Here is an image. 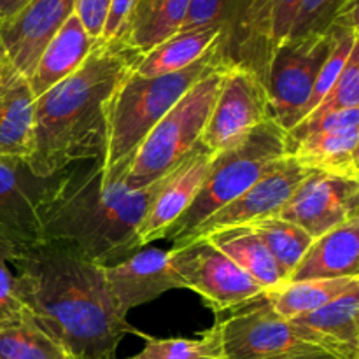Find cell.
<instances>
[{
    "mask_svg": "<svg viewBox=\"0 0 359 359\" xmlns=\"http://www.w3.org/2000/svg\"><path fill=\"white\" fill-rule=\"evenodd\" d=\"M95 44L97 41L90 37L77 14L74 13L42 49L37 65L28 77L34 97L39 98L63 79L72 76L86 62Z\"/></svg>",
    "mask_w": 359,
    "mask_h": 359,
    "instance_id": "cell-21",
    "label": "cell"
},
{
    "mask_svg": "<svg viewBox=\"0 0 359 359\" xmlns=\"http://www.w3.org/2000/svg\"><path fill=\"white\" fill-rule=\"evenodd\" d=\"M333 48V34L287 37L273 51L266 70L269 116L284 132L304 118L316 79Z\"/></svg>",
    "mask_w": 359,
    "mask_h": 359,
    "instance_id": "cell-8",
    "label": "cell"
},
{
    "mask_svg": "<svg viewBox=\"0 0 359 359\" xmlns=\"http://www.w3.org/2000/svg\"><path fill=\"white\" fill-rule=\"evenodd\" d=\"M25 311L16 290V277L7 269V259L0 252V318L16 316Z\"/></svg>",
    "mask_w": 359,
    "mask_h": 359,
    "instance_id": "cell-33",
    "label": "cell"
},
{
    "mask_svg": "<svg viewBox=\"0 0 359 359\" xmlns=\"http://www.w3.org/2000/svg\"><path fill=\"white\" fill-rule=\"evenodd\" d=\"M216 154L198 142L191 154L179 165L167 184L158 193L137 230V244L140 249L151 242L167 237L168 230L188 210L198 195Z\"/></svg>",
    "mask_w": 359,
    "mask_h": 359,
    "instance_id": "cell-17",
    "label": "cell"
},
{
    "mask_svg": "<svg viewBox=\"0 0 359 359\" xmlns=\"http://www.w3.org/2000/svg\"><path fill=\"white\" fill-rule=\"evenodd\" d=\"M35 97L28 77L7 60L0 72V158L27 160L32 149Z\"/></svg>",
    "mask_w": 359,
    "mask_h": 359,
    "instance_id": "cell-19",
    "label": "cell"
},
{
    "mask_svg": "<svg viewBox=\"0 0 359 359\" xmlns=\"http://www.w3.org/2000/svg\"><path fill=\"white\" fill-rule=\"evenodd\" d=\"M219 35V27L177 32L170 39L146 53L133 74L140 77H156L179 72L205 56L216 44Z\"/></svg>",
    "mask_w": 359,
    "mask_h": 359,
    "instance_id": "cell-24",
    "label": "cell"
},
{
    "mask_svg": "<svg viewBox=\"0 0 359 359\" xmlns=\"http://www.w3.org/2000/svg\"><path fill=\"white\" fill-rule=\"evenodd\" d=\"M109 294L119 316L153 302L170 290H182L168 262V251L146 249L111 266H102Z\"/></svg>",
    "mask_w": 359,
    "mask_h": 359,
    "instance_id": "cell-16",
    "label": "cell"
},
{
    "mask_svg": "<svg viewBox=\"0 0 359 359\" xmlns=\"http://www.w3.org/2000/svg\"><path fill=\"white\" fill-rule=\"evenodd\" d=\"M359 277V216L314 238L287 280Z\"/></svg>",
    "mask_w": 359,
    "mask_h": 359,
    "instance_id": "cell-20",
    "label": "cell"
},
{
    "mask_svg": "<svg viewBox=\"0 0 359 359\" xmlns=\"http://www.w3.org/2000/svg\"><path fill=\"white\" fill-rule=\"evenodd\" d=\"M248 226L255 231L256 237L265 244L266 251L276 259L284 280H287V277L293 273L314 241L298 224L280 216L263 217V219L252 221Z\"/></svg>",
    "mask_w": 359,
    "mask_h": 359,
    "instance_id": "cell-27",
    "label": "cell"
},
{
    "mask_svg": "<svg viewBox=\"0 0 359 359\" xmlns=\"http://www.w3.org/2000/svg\"><path fill=\"white\" fill-rule=\"evenodd\" d=\"M356 107H359V44L354 46L342 74L337 79V83L333 84L332 90L328 91V95L300 123H311L335 111Z\"/></svg>",
    "mask_w": 359,
    "mask_h": 359,
    "instance_id": "cell-30",
    "label": "cell"
},
{
    "mask_svg": "<svg viewBox=\"0 0 359 359\" xmlns=\"http://www.w3.org/2000/svg\"><path fill=\"white\" fill-rule=\"evenodd\" d=\"M146 340L144 349L128 359H223L212 326L198 339H154L139 333Z\"/></svg>",
    "mask_w": 359,
    "mask_h": 359,
    "instance_id": "cell-28",
    "label": "cell"
},
{
    "mask_svg": "<svg viewBox=\"0 0 359 359\" xmlns=\"http://www.w3.org/2000/svg\"><path fill=\"white\" fill-rule=\"evenodd\" d=\"M279 216L321 237L359 216V181L311 170Z\"/></svg>",
    "mask_w": 359,
    "mask_h": 359,
    "instance_id": "cell-14",
    "label": "cell"
},
{
    "mask_svg": "<svg viewBox=\"0 0 359 359\" xmlns=\"http://www.w3.org/2000/svg\"><path fill=\"white\" fill-rule=\"evenodd\" d=\"M223 67L193 84L161 118L133 156L125 182L130 189L146 188L174 172L200 142L223 81Z\"/></svg>",
    "mask_w": 359,
    "mask_h": 359,
    "instance_id": "cell-6",
    "label": "cell"
},
{
    "mask_svg": "<svg viewBox=\"0 0 359 359\" xmlns=\"http://www.w3.org/2000/svg\"><path fill=\"white\" fill-rule=\"evenodd\" d=\"M359 286L309 314L287 321L307 333L312 344L340 359H359Z\"/></svg>",
    "mask_w": 359,
    "mask_h": 359,
    "instance_id": "cell-18",
    "label": "cell"
},
{
    "mask_svg": "<svg viewBox=\"0 0 359 359\" xmlns=\"http://www.w3.org/2000/svg\"><path fill=\"white\" fill-rule=\"evenodd\" d=\"M287 154L286 132L272 119H266L251 133L219 151L196 198L165 238L172 245L184 241L203 221L248 191Z\"/></svg>",
    "mask_w": 359,
    "mask_h": 359,
    "instance_id": "cell-5",
    "label": "cell"
},
{
    "mask_svg": "<svg viewBox=\"0 0 359 359\" xmlns=\"http://www.w3.org/2000/svg\"><path fill=\"white\" fill-rule=\"evenodd\" d=\"M233 0H189L188 13L179 32L196 30V28H223Z\"/></svg>",
    "mask_w": 359,
    "mask_h": 359,
    "instance_id": "cell-31",
    "label": "cell"
},
{
    "mask_svg": "<svg viewBox=\"0 0 359 359\" xmlns=\"http://www.w3.org/2000/svg\"><path fill=\"white\" fill-rule=\"evenodd\" d=\"M168 262L182 290L200 294L214 314L230 311L263 293L262 286L207 237L172 248Z\"/></svg>",
    "mask_w": 359,
    "mask_h": 359,
    "instance_id": "cell-10",
    "label": "cell"
},
{
    "mask_svg": "<svg viewBox=\"0 0 359 359\" xmlns=\"http://www.w3.org/2000/svg\"><path fill=\"white\" fill-rule=\"evenodd\" d=\"M142 56L119 39H98L72 76L35 98L32 149L25 160L32 174L48 179L74 163L100 160L107 102Z\"/></svg>",
    "mask_w": 359,
    "mask_h": 359,
    "instance_id": "cell-3",
    "label": "cell"
},
{
    "mask_svg": "<svg viewBox=\"0 0 359 359\" xmlns=\"http://www.w3.org/2000/svg\"><path fill=\"white\" fill-rule=\"evenodd\" d=\"M309 174H311L309 168L302 167L293 156L287 154L276 167L270 168L259 181H256L248 191H244L233 202L212 214L196 230H193L184 241L172 245V248H177L186 242L195 241V238L205 237V235L223 230V228L244 226V224L263 219V217L279 216L280 210L290 202L300 182Z\"/></svg>",
    "mask_w": 359,
    "mask_h": 359,
    "instance_id": "cell-13",
    "label": "cell"
},
{
    "mask_svg": "<svg viewBox=\"0 0 359 359\" xmlns=\"http://www.w3.org/2000/svg\"><path fill=\"white\" fill-rule=\"evenodd\" d=\"M6 62H7V56H6V53H4L2 44H0V72H2V69H4V65H6Z\"/></svg>",
    "mask_w": 359,
    "mask_h": 359,
    "instance_id": "cell-37",
    "label": "cell"
},
{
    "mask_svg": "<svg viewBox=\"0 0 359 359\" xmlns=\"http://www.w3.org/2000/svg\"><path fill=\"white\" fill-rule=\"evenodd\" d=\"M30 0H0V23L20 13Z\"/></svg>",
    "mask_w": 359,
    "mask_h": 359,
    "instance_id": "cell-35",
    "label": "cell"
},
{
    "mask_svg": "<svg viewBox=\"0 0 359 359\" xmlns=\"http://www.w3.org/2000/svg\"><path fill=\"white\" fill-rule=\"evenodd\" d=\"M286 139L287 153L302 167L359 181V107L298 123Z\"/></svg>",
    "mask_w": 359,
    "mask_h": 359,
    "instance_id": "cell-11",
    "label": "cell"
},
{
    "mask_svg": "<svg viewBox=\"0 0 359 359\" xmlns=\"http://www.w3.org/2000/svg\"><path fill=\"white\" fill-rule=\"evenodd\" d=\"M217 67L223 65L216 58L212 46L198 62L179 72L156 77H140L132 72L125 77L105 107L104 153L98 160L104 172L133 160L139 146L161 118L193 84Z\"/></svg>",
    "mask_w": 359,
    "mask_h": 359,
    "instance_id": "cell-4",
    "label": "cell"
},
{
    "mask_svg": "<svg viewBox=\"0 0 359 359\" xmlns=\"http://www.w3.org/2000/svg\"><path fill=\"white\" fill-rule=\"evenodd\" d=\"M0 359H72L34 319L21 312L0 318Z\"/></svg>",
    "mask_w": 359,
    "mask_h": 359,
    "instance_id": "cell-26",
    "label": "cell"
},
{
    "mask_svg": "<svg viewBox=\"0 0 359 359\" xmlns=\"http://www.w3.org/2000/svg\"><path fill=\"white\" fill-rule=\"evenodd\" d=\"M358 6L359 0H300L290 37L328 34L337 20Z\"/></svg>",
    "mask_w": 359,
    "mask_h": 359,
    "instance_id": "cell-29",
    "label": "cell"
},
{
    "mask_svg": "<svg viewBox=\"0 0 359 359\" xmlns=\"http://www.w3.org/2000/svg\"><path fill=\"white\" fill-rule=\"evenodd\" d=\"M270 119L265 84L242 69H224L219 93L200 142L212 153L226 149Z\"/></svg>",
    "mask_w": 359,
    "mask_h": 359,
    "instance_id": "cell-12",
    "label": "cell"
},
{
    "mask_svg": "<svg viewBox=\"0 0 359 359\" xmlns=\"http://www.w3.org/2000/svg\"><path fill=\"white\" fill-rule=\"evenodd\" d=\"M135 2L137 0H111V6H109V13L107 18H105V25L104 30H102L100 39H104V41L121 39Z\"/></svg>",
    "mask_w": 359,
    "mask_h": 359,
    "instance_id": "cell-34",
    "label": "cell"
},
{
    "mask_svg": "<svg viewBox=\"0 0 359 359\" xmlns=\"http://www.w3.org/2000/svg\"><path fill=\"white\" fill-rule=\"evenodd\" d=\"M111 0H77L76 14L91 39L102 37L105 18H107Z\"/></svg>",
    "mask_w": 359,
    "mask_h": 359,
    "instance_id": "cell-32",
    "label": "cell"
},
{
    "mask_svg": "<svg viewBox=\"0 0 359 359\" xmlns=\"http://www.w3.org/2000/svg\"><path fill=\"white\" fill-rule=\"evenodd\" d=\"M283 359H340L330 353H323V351H318V353H305V354H297V356L283 358Z\"/></svg>",
    "mask_w": 359,
    "mask_h": 359,
    "instance_id": "cell-36",
    "label": "cell"
},
{
    "mask_svg": "<svg viewBox=\"0 0 359 359\" xmlns=\"http://www.w3.org/2000/svg\"><path fill=\"white\" fill-rule=\"evenodd\" d=\"M58 174L41 179L25 160L0 158V252L7 262L44 244L42 214Z\"/></svg>",
    "mask_w": 359,
    "mask_h": 359,
    "instance_id": "cell-9",
    "label": "cell"
},
{
    "mask_svg": "<svg viewBox=\"0 0 359 359\" xmlns=\"http://www.w3.org/2000/svg\"><path fill=\"white\" fill-rule=\"evenodd\" d=\"M205 237L231 262L237 263L256 284H259L263 291L273 290L284 283L276 259L248 224L223 228Z\"/></svg>",
    "mask_w": 359,
    "mask_h": 359,
    "instance_id": "cell-23",
    "label": "cell"
},
{
    "mask_svg": "<svg viewBox=\"0 0 359 359\" xmlns=\"http://www.w3.org/2000/svg\"><path fill=\"white\" fill-rule=\"evenodd\" d=\"M11 263L25 312L72 359H116L140 333L116 311L102 266L48 242Z\"/></svg>",
    "mask_w": 359,
    "mask_h": 359,
    "instance_id": "cell-1",
    "label": "cell"
},
{
    "mask_svg": "<svg viewBox=\"0 0 359 359\" xmlns=\"http://www.w3.org/2000/svg\"><path fill=\"white\" fill-rule=\"evenodd\" d=\"M174 172L146 188L130 189L125 182L128 172L105 177L98 160L70 165L58 174L42 214L44 242L98 266L116 265L140 251L137 230Z\"/></svg>",
    "mask_w": 359,
    "mask_h": 359,
    "instance_id": "cell-2",
    "label": "cell"
},
{
    "mask_svg": "<svg viewBox=\"0 0 359 359\" xmlns=\"http://www.w3.org/2000/svg\"><path fill=\"white\" fill-rule=\"evenodd\" d=\"M226 312L216 314L212 325L223 359H283L323 351L304 330L280 318L265 293Z\"/></svg>",
    "mask_w": 359,
    "mask_h": 359,
    "instance_id": "cell-7",
    "label": "cell"
},
{
    "mask_svg": "<svg viewBox=\"0 0 359 359\" xmlns=\"http://www.w3.org/2000/svg\"><path fill=\"white\" fill-rule=\"evenodd\" d=\"M356 286H359V277L298 280V283L284 280L277 287L263 293L280 318L294 319L325 307Z\"/></svg>",
    "mask_w": 359,
    "mask_h": 359,
    "instance_id": "cell-25",
    "label": "cell"
},
{
    "mask_svg": "<svg viewBox=\"0 0 359 359\" xmlns=\"http://www.w3.org/2000/svg\"><path fill=\"white\" fill-rule=\"evenodd\" d=\"M77 0H30L0 23V44L11 65L30 77L42 49L76 13Z\"/></svg>",
    "mask_w": 359,
    "mask_h": 359,
    "instance_id": "cell-15",
    "label": "cell"
},
{
    "mask_svg": "<svg viewBox=\"0 0 359 359\" xmlns=\"http://www.w3.org/2000/svg\"><path fill=\"white\" fill-rule=\"evenodd\" d=\"M188 6L189 0H137L119 41L146 55L181 30Z\"/></svg>",
    "mask_w": 359,
    "mask_h": 359,
    "instance_id": "cell-22",
    "label": "cell"
}]
</instances>
